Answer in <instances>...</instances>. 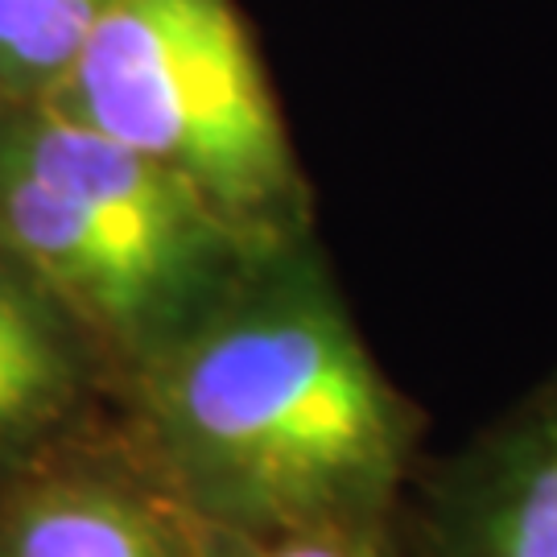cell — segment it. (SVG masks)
<instances>
[{
    "instance_id": "ba28073f",
    "label": "cell",
    "mask_w": 557,
    "mask_h": 557,
    "mask_svg": "<svg viewBox=\"0 0 557 557\" xmlns=\"http://www.w3.org/2000/svg\"><path fill=\"white\" fill-rule=\"evenodd\" d=\"M393 520L397 517L347 520V524L260 533V537L207 529V541H211V557H400Z\"/></svg>"
},
{
    "instance_id": "3957f363",
    "label": "cell",
    "mask_w": 557,
    "mask_h": 557,
    "mask_svg": "<svg viewBox=\"0 0 557 557\" xmlns=\"http://www.w3.org/2000/svg\"><path fill=\"white\" fill-rule=\"evenodd\" d=\"M158 161L257 248L314 236V195L236 0H120L50 96Z\"/></svg>"
},
{
    "instance_id": "8992f818",
    "label": "cell",
    "mask_w": 557,
    "mask_h": 557,
    "mask_svg": "<svg viewBox=\"0 0 557 557\" xmlns=\"http://www.w3.org/2000/svg\"><path fill=\"white\" fill-rule=\"evenodd\" d=\"M108 393L120 384L100 343L0 248V483L96 434Z\"/></svg>"
},
{
    "instance_id": "52a82bcc",
    "label": "cell",
    "mask_w": 557,
    "mask_h": 557,
    "mask_svg": "<svg viewBox=\"0 0 557 557\" xmlns=\"http://www.w3.org/2000/svg\"><path fill=\"white\" fill-rule=\"evenodd\" d=\"M120 0H0V103L50 100Z\"/></svg>"
},
{
    "instance_id": "277c9868",
    "label": "cell",
    "mask_w": 557,
    "mask_h": 557,
    "mask_svg": "<svg viewBox=\"0 0 557 557\" xmlns=\"http://www.w3.org/2000/svg\"><path fill=\"white\" fill-rule=\"evenodd\" d=\"M0 557H211V541L124 434H87L0 483Z\"/></svg>"
},
{
    "instance_id": "6da1fadb",
    "label": "cell",
    "mask_w": 557,
    "mask_h": 557,
    "mask_svg": "<svg viewBox=\"0 0 557 557\" xmlns=\"http://www.w3.org/2000/svg\"><path fill=\"white\" fill-rule=\"evenodd\" d=\"M120 397L161 487L248 537L397 517L421 430L314 236L264 248Z\"/></svg>"
},
{
    "instance_id": "7a4b0ae2",
    "label": "cell",
    "mask_w": 557,
    "mask_h": 557,
    "mask_svg": "<svg viewBox=\"0 0 557 557\" xmlns=\"http://www.w3.org/2000/svg\"><path fill=\"white\" fill-rule=\"evenodd\" d=\"M0 248L137 376L264 252L158 161L59 103H0Z\"/></svg>"
},
{
    "instance_id": "5b68a950",
    "label": "cell",
    "mask_w": 557,
    "mask_h": 557,
    "mask_svg": "<svg viewBox=\"0 0 557 557\" xmlns=\"http://www.w3.org/2000/svg\"><path fill=\"white\" fill-rule=\"evenodd\" d=\"M425 557H557V376L450 458Z\"/></svg>"
}]
</instances>
